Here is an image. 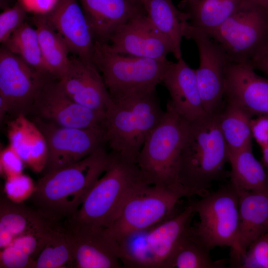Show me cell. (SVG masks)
<instances>
[{
  "label": "cell",
  "instance_id": "4fadbf2b",
  "mask_svg": "<svg viewBox=\"0 0 268 268\" xmlns=\"http://www.w3.org/2000/svg\"><path fill=\"white\" fill-rule=\"evenodd\" d=\"M3 46L0 50V100L15 116L31 110L46 78Z\"/></svg>",
  "mask_w": 268,
  "mask_h": 268
},
{
  "label": "cell",
  "instance_id": "52a82bcc",
  "mask_svg": "<svg viewBox=\"0 0 268 268\" xmlns=\"http://www.w3.org/2000/svg\"><path fill=\"white\" fill-rule=\"evenodd\" d=\"M92 61L112 99L156 90L171 62L120 54L98 41Z\"/></svg>",
  "mask_w": 268,
  "mask_h": 268
},
{
  "label": "cell",
  "instance_id": "d6a6232c",
  "mask_svg": "<svg viewBox=\"0 0 268 268\" xmlns=\"http://www.w3.org/2000/svg\"><path fill=\"white\" fill-rule=\"evenodd\" d=\"M36 189L30 177L23 173L5 179L4 191L6 198L17 203H21L31 198Z\"/></svg>",
  "mask_w": 268,
  "mask_h": 268
},
{
  "label": "cell",
  "instance_id": "2e32d148",
  "mask_svg": "<svg viewBox=\"0 0 268 268\" xmlns=\"http://www.w3.org/2000/svg\"><path fill=\"white\" fill-rule=\"evenodd\" d=\"M63 91L76 103L105 115L112 103L101 74L93 63L77 57L57 79Z\"/></svg>",
  "mask_w": 268,
  "mask_h": 268
},
{
  "label": "cell",
  "instance_id": "7a4b0ae2",
  "mask_svg": "<svg viewBox=\"0 0 268 268\" xmlns=\"http://www.w3.org/2000/svg\"><path fill=\"white\" fill-rule=\"evenodd\" d=\"M110 160L103 146L77 162L44 172L31 198L37 208L59 219L68 218L79 208Z\"/></svg>",
  "mask_w": 268,
  "mask_h": 268
},
{
  "label": "cell",
  "instance_id": "603a6c76",
  "mask_svg": "<svg viewBox=\"0 0 268 268\" xmlns=\"http://www.w3.org/2000/svg\"><path fill=\"white\" fill-rule=\"evenodd\" d=\"M9 145L18 153L24 164L32 170H44L47 161L46 139L36 124L24 114H19L9 122L7 127Z\"/></svg>",
  "mask_w": 268,
  "mask_h": 268
},
{
  "label": "cell",
  "instance_id": "4dcf8cb0",
  "mask_svg": "<svg viewBox=\"0 0 268 268\" xmlns=\"http://www.w3.org/2000/svg\"><path fill=\"white\" fill-rule=\"evenodd\" d=\"M71 267H74L71 236L67 227L60 226L53 231L37 256L34 268Z\"/></svg>",
  "mask_w": 268,
  "mask_h": 268
},
{
  "label": "cell",
  "instance_id": "74e56055",
  "mask_svg": "<svg viewBox=\"0 0 268 268\" xmlns=\"http://www.w3.org/2000/svg\"><path fill=\"white\" fill-rule=\"evenodd\" d=\"M27 12L34 15H45L51 12L59 0H18Z\"/></svg>",
  "mask_w": 268,
  "mask_h": 268
},
{
  "label": "cell",
  "instance_id": "44dd1931",
  "mask_svg": "<svg viewBox=\"0 0 268 268\" xmlns=\"http://www.w3.org/2000/svg\"><path fill=\"white\" fill-rule=\"evenodd\" d=\"M95 41L108 43L114 32L136 15L146 13L136 0H79Z\"/></svg>",
  "mask_w": 268,
  "mask_h": 268
},
{
  "label": "cell",
  "instance_id": "f35d334b",
  "mask_svg": "<svg viewBox=\"0 0 268 268\" xmlns=\"http://www.w3.org/2000/svg\"><path fill=\"white\" fill-rule=\"evenodd\" d=\"M250 65L255 70L261 71L268 75V49L252 62Z\"/></svg>",
  "mask_w": 268,
  "mask_h": 268
},
{
  "label": "cell",
  "instance_id": "1f68e13d",
  "mask_svg": "<svg viewBox=\"0 0 268 268\" xmlns=\"http://www.w3.org/2000/svg\"><path fill=\"white\" fill-rule=\"evenodd\" d=\"M2 44L39 73L49 76L44 64L35 27L25 21Z\"/></svg>",
  "mask_w": 268,
  "mask_h": 268
},
{
  "label": "cell",
  "instance_id": "9a60e30c",
  "mask_svg": "<svg viewBox=\"0 0 268 268\" xmlns=\"http://www.w3.org/2000/svg\"><path fill=\"white\" fill-rule=\"evenodd\" d=\"M108 44L120 54L167 60L173 53L169 40L151 22L146 13L135 15L120 26L112 34Z\"/></svg>",
  "mask_w": 268,
  "mask_h": 268
},
{
  "label": "cell",
  "instance_id": "cb8c5ba5",
  "mask_svg": "<svg viewBox=\"0 0 268 268\" xmlns=\"http://www.w3.org/2000/svg\"><path fill=\"white\" fill-rule=\"evenodd\" d=\"M58 219L37 208L33 209L7 199L0 201V248L16 238L58 223Z\"/></svg>",
  "mask_w": 268,
  "mask_h": 268
},
{
  "label": "cell",
  "instance_id": "277c9868",
  "mask_svg": "<svg viewBox=\"0 0 268 268\" xmlns=\"http://www.w3.org/2000/svg\"><path fill=\"white\" fill-rule=\"evenodd\" d=\"M144 182H146L136 163L111 151L103 175L91 188L78 210L68 218L67 225L107 228L130 195Z\"/></svg>",
  "mask_w": 268,
  "mask_h": 268
},
{
  "label": "cell",
  "instance_id": "8fae6325",
  "mask_svg": "<svg viewBox=\"0 0 268 268\" xmlns=\"http://www.w3.org/2000/svg\"><path fill=\"white\" fill-rule=\"evenodd\" d=\"M184 37L192 40L198 50L200 64L195 71L205 112L207 114L218 113L224 104L225 71L229 61L218 43L189 22Z\"/></svg>",
  "mask_w": 268,
  "mask_h": 268
},
{
  "label": "cell",
  "instance_id": "3957f363",
  "mask_svg": "<svg viewBox=\"0 0 268 268\" xmlns=\"http://www.w3.org/2000/svg\"><path fill=\"white\" fill-rule=\"evenodd\" d=\"M112 100L104 123L106 144L111 151L137 163L145 139L160 122L165 111L156 90Z\"/></svg>",
  "mask_w": 268,
  "mask_h": 268
},
{
  "label": "cell",
  "instance_id": "ba28073f",
  "mask_svg": "<svg viewBox=\"0 0 268 268\" xmlns=\"http://www.w3.org/2000/svg\"><path fill=\"white\" fill-rule=\"evenodd\" d=\"M232 63L250 64L268 49V9L242 0L220 26L206 33Z\"/></svg>",
  "mask_w": 268,
  "mask_h": 268
},
{
  "label": "cell",
  "instance_id": "7bdbcfd3",
  "mask_svg": "<svg viewBox=\"0 0 268 268\" xmlns=\"http://www.w3.org/2000/svg\"><path fill=\"white\" fill-rule=\"evenodd\" d=\"M197 0H186V2L188 3H193L197 1Z\"/></svg>",
  "mask_w": 268,
  "mask_h": 268
},
{
  "label": "cell",
  "instance_id": "b9f144b4",
  "mask_svg": "<svg viewBox=\"0 0 268 268\" xmlns=\"http://www.w3.org/2000/svg\"><path fill=\"white\" fill-rule=\"evenodd\" d=\"M268 9V0H252Z\"/></svg>",
  "mask_w": 268,
  "mask_h": 268
},
{
  "label": "cell",
  "instance_id": "83f0119b",
  "mask_svg": "<svg viewBox=\"0 0 268 268\" xmlns=\"http://www.w3.org/2000/svg\"><path fill=\"white\" fill-rule=\"evenodd\" d=\"M226 101L217 113L220 130L228 151L252 147L251 122L254 117L238 105Z\"/></svg>",
  "mask_w": 268,
  "mask_h": 268
},
{
  "label": "cell",
  "instance_id": "9c48e42d",
  "mask_svg": "<svg viewBox=\"0 0 268 268\" xmlns=\"http://www.w3.org/2000/svg\"><path fill=\"white\" fill-rule=\"evenodd\" d=\"M200 198L191 202L199 217L193 230L210 249L229 247L231 263L234 266L237 257L238 193L229 183Z\"/></svg>",
  "mask_w": 268,
  "mask_h": 268
},
{
  "label": "cell",
  "instance_id": "ffe728a7",
  "mask_svg": "<svg viewBox=\"0 0 268 268\" xmlns=\"http://www.w3.org/2000/svg\"><path fill=\"white\" fill-rule=\"evenodd\" d=\"M171 62L161 80L170 96L169 101L175 110L189 122L207 114L202 104L195 69L183 59Z\"/></svg>",
  "mask_w": 268,
  "mask_h": 268
},
{
  "label": "cell",
  "instance_id": "836d02e7",
  "mask_svg": "<svg viewBox=\"0 0 268 268\" xmlns=\"http://www.w3.org/2000/svg\"><path fill=\"white\" fill-rule=\"evenodd\" d=\"M27 11L17 0L0 14V42L3 44L24 22Z\"/></svg>",
  "mask_w": 268,
  "mask_h": 268
},
{
  "label": "cell",
  "instance_id": "6da1fadb",
  "mask_svg": "<svg viewBox=\"0 0 268 268\" xmlns=\"http://www.w3.org/2000/svg\"><path fill=\"white\" fill-rule=\"evenodd\" d=\"M228 149L220 130L217 113L189 122L180 155L178 179L189 197L202 196L222 178Z\"/></svg>",
  "mask_w": 268,
  "mask_h": 268
},
{
  "label": "cell",
  "instance_id": "60d3db41",
  "mask_svg": "<svg viewBox=\"0 0 268 268\" xmlns=\"http://www.w3.org/2000/svg\"><path fill=\"white\" fill-rule=\"evenodd\" d=\"M17 0H0V6L2 9H4L14 4Z\"/></svg>",
  "mask_w": 268,
  "mask_h": 268
},
{
  "label": "cell",
  "instance_id": "8d00e7d4",
  "mask_svg": "<svg viewBox=\"0 0 268 268\" xmlns=\"http://www.w3.org/2000/svg\"><path fill=\"white\" fill-rule=\"evenodd\" d=\"M252 137L261 147L268 145V116L260 115L251 122Z\"/></svg>",
  "mask_w": 268,
  "mask_h": 268
},
{
  "label": "cell",
  "instance_id": "f1b7e54d",
  "mask_svg": "<svg viewBox=\"0 0 268 268\" xmlns=\"http://www.w3.org/2000/svg\"><path fill=\"white\" fill-rule=\"evenodd\" d=\"M210 250L197 236L191 226L179 243L167 268H224L226 260H213Z\"/></svg>",
  "mask_w": 268,
  "mask_h": 268
},
{
  "label": "cell",
  "instance_id": "e0dca14e",
  "mask_svg": "<svg viewBox=\"0 0 268 268\" xmlns=\"http://www.w3.org/2000/svg\"><path fill=\"white\" fill-rule=\"evenodd\" d=\"M224 100L238 105L253 117L268 116V79L258 75L248 64L229 61Z\"/></svg>",
  "mask_w": 268,
  "mask_h": 268
},
{
  "label": "cell",
  "instance_id": "30bf717a",
  "mask_svg": "<svg viewBox=\"0 0 268 268\" xmlns=\"http://www.w3.org/2000/svg\"><path fill=\"white\" fill-rule=\"evenodd\" d=\"M183 192L144 182L130 195L106 233L116 243L134 233L152 227L171 216Z\"/></svg>",
  "mask_w": 268,
  "mask_h": 268
},
{
  "label": "cell",
  "instance_id": "5bb4252c",
  "mask_svg": "<svg viewBox=\"0 0 268 268\" xmlns=\"http://www.w3.org/2000/svg\"><path fill=\"white\" fill-rule=\"evenodd\" d=\"M31 110L37 118L64 127L104 128L105 115L75 102L63 91L57 79L50 76L42 84Z\"/></svg>",
  "mask_w": 268,
  "mask_h": 268
},
{
  "label": "cell",
  "instance_id": "ab89813d",
  "mask_svg": "<svg viewBox=\"0 0 268 268\" xmlns=\"http://www.w3.org/2000/svg\"><path fill=\"white\" fill-rule=\"evenodd\" d=\"M262 163L268 169V145L262 148Z\"/></svg>",
  "mask_w": 268,
  "mask_h": 268
},
{
  "label": "cell",
  "instance_id": "484cf974",
  "mask_svg": "<svg viewBox=\"0 0 268 268\" xmlns=\"http://www.w3.org/2000/svg\"><path fill=\"white\" fill-rule=\"evenodd\" d=\"M229 183L237 192H268V169L256 159L252 147L228 151Z\"/></svg>",
  "mask_w": 268,
  "mask_h": 268
},
{
  "label": "cell",
  "instance_id": "d4e9b609",
  "mask_svg": "<svg viewBox=\"0 0 268 268\" xmlns=\"http://www.w3.org/2000/svg\"><path fill=\"white\" fill-rule=\"evenodd\" d=\"M138 0L151 22L171 42L175 58H182L181 42L189 22L187 13L178 9L172 0Z\"/></svg>",
  "mask_w": 268,
  "mask_h": 268
},
{
  "label": "cell",
  "instance_id": "d6986e66",
  "mask_svg": "<svg viewBox=\"0 0 268 268\" xmlns=\"http://www.w3.org/2000/svg\"><path fill=\"white\" fill-rule=\"evenodd\" d=\"M72 240L73 265L77 268H119L123 265L118 245L104 229L66 227Z\"/></svg>",
  "mask_w": 268,
  "mask_h": 268
},
{
  "label": "cell",
  "instance_id": "8992f818",
  "mask_svg": "<svg viewBox=\"0 0 268 268\" xmlns=\"http://www.w3.org/2000/svg\"><path fill=\"white\" fill-rule=\"evenodd\" d=\"M195 214L190 203L177 214L119 241L117 244L123 266L167 268L179 243L191 228Z\"/></svg>",
  "mask_w": 268,
  "mask_h": 268
},
{
  "label": "cell",
  "instance_id": "d590c367",
  "mask_svg": "<svg viewBox=\"0 0 268 268\" xmlns=\"http://www.w3.org/2000/svg\"><path fill=\"white\" fill-rule=\"evenodd\" d=\"M24 163L18 153L8 144L0 152V172L5 179L23 173Z\"/></svg>",
  "mask_w": 268,
  "mask_h": 268
},
{
  "label": "cell",
  "instance_id": "ee69618b",
  "mask_svg": "<svg viewBox=\"0 0 268 268\" xmlns=\"http://www.w3.org/2000/svg\"><path fill=\"white\" fill-rule=\"evenodd\" d=\"M136 0L138 1V0Z\"/></svg>",
  "mask_w": 268,
  "mask_h": 268
},
{
  "label": "cell",
  "instance_id": "4316f807",
  "mask_svg": "<svg viewBox=\"0 0 268 268\" xmlns=\"http://www.w3.org/2000/svg\"><path fill=\"white\" fill-rule=\"evenodd\" d=\"M32 21L37 32L47 73L50 76L58 79L69 65L68 48L46 15H34Z\"/></svg>",
  "mask_w": 268,
  "mask_h": 268
},
{
  "label": "cell",
  "instance_id": "f546056e",
  "mask_svg": "<svg viewBox=\"0 0 268 268\" xmlns=\"http://www.w3.org/2000/svg\"><path fill=\"white\" fill-rule=\"evenodd\" d=\"M242 0H197L187 3L184 11L189 16V23L209 32L220 26L237 8Z\"/></svg>",
  "mask_w": 268,
  "mask_h": 268
},
{
  "label": "cell",
  "instance_id": "7c38bea8",
  "mask_svg": "<svg viewBox=\"0 0 268 268\" xmlns=\"http://www.w3.org/2000/svg\"><path fill=\"white\" fill-rule=\"evenodd\" d=\"M48 146L44 172L77 162L106 144L104 128L64 127L36 118Z\"/></svg>",
  "mask_w": 268,
  "mask_h": 268
},
{
  "label": "cell",
  "instance_id": "e575fe53",
  "mask_svg": "<svg viewBox=\"0 0 268 268\" xmlns=\"http://www.w3.org/2000/svg\"><path fill=\"white\" fill-rule=\"evenodd\" d=\"M240 268H268V231L250 246Z\"/></svg>",
  "mask_w": 268,
  "mask_h": 268
},
{
  "label": "cell",
  "instance_id": "7402d4cb",
  "mask_svg": "<svg viewBox=\"0 0 268 268\" xmlns=\"http://www.w3.org/2000/svg\"><path fill=\"white\" fill-rule=\"evenodd\" d=\"M237 192L239 228L237 257L234 267L240 268L250 246L268 231V192Z\"/></svg>",
  "mask_w": 268,
  "mask_h": 268
},
{
  "label": "cell",
  "instance_id": "5b68a950",
  "mask_svg": "<svg viewBox=\"0 0 268 268\" xmlns=\"http://www.w3.org/2000/svg\"><path fill=\"white\" fill-rule=\"evenodd\" d=\"M188 124L169 100L161 120L145 139L137 159L147 183L183 192L187 197L178 181V168Z\"/></svg>",
  "mask_w": 268,
  "mask_h": 268
},
{
  "label": "cell",
  "instance_id": "ac0fdd59",
  "mask_svg": "<svg viewBox=\"0 0 268 268\" xmlns=\"http://www.w3.org/2000/svg\"><path fill=\"white\" fill-rule=\"evenodd\" d=\"M45 15L65 41L69 52L93 63L95 40L77 0H59L54 9Z\"/></svg>",
  "mask_w": 268,
  "mask_h": 268
}]
</instances>
